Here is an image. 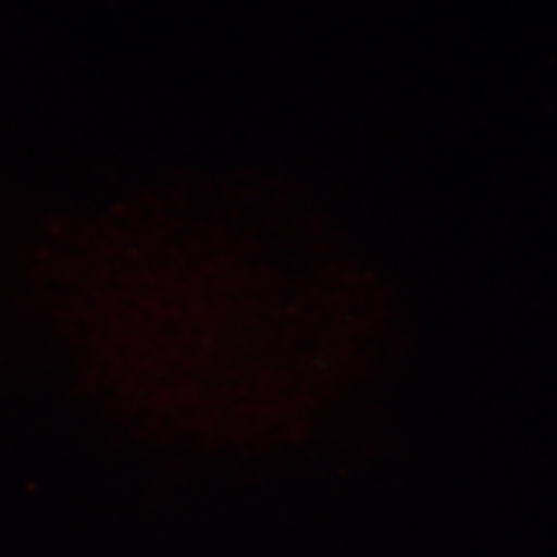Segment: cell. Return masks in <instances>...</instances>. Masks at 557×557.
Masks as SVG:
<instances>
[]
</instances>
